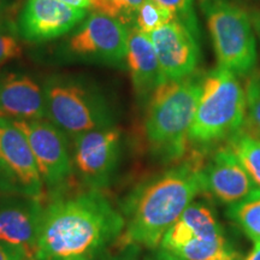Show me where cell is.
<instances>
[{
	"label": "cell",
	"instance_id": "cell-1",
	"mask_svg": "<svg viewBox=\"0 0 260 260\" xmlns=\"http://www.w3.org/2000/svg\"><path fill=\"white\" fill-rule=\"evenodd\" d=\"M124 218L100 190L56 198L44 209L35 260L90 259L121 237Z\"/></svg>",
	"mask_w": 260,
	"mask_h": 260
},
{
	"label": "cell",
	"instance_id": "cell-2",
	"mask_svg": "<svg viewBox=\"0 0 260 260\" xmlns=\"http://www.w3.org/2000/svg\"><path fill=\"white\" fill-rule=\"evenodd\" d=\"M199 161L177 165L139 186L123 207L122 247L155 248L201 191Z\"/></svg>",
	"mask_w": 260,
	"mask_h": 260
},
{
	"label": "cell",
	"instance_id": "cell-3",
	"mask_svg": "<svg viewBox=\"0 0 260 260\" xmlns=\"http://www.w3.org/2000/svg\"><path fill=\"white\" fill-rule=\"evenodd\" d=\"M246 121V94L237 75L216 68L201 77L200 95L188 146L199 153L212 151L241 132Z\"/></svg>",
	"mask_w": 260,
	"mask_h": 260
},
{
	"label": "cell",
	"instance_id": "cell-4",
	"mask_svg": "<svg viewBox=\"0 0 260 260\" xmlns=\"http://www.w3.org/2000/svg\"><path fill=\"white\" fill-rule=\"evenodd\" d=\"M201 79L167 80L148 98L145 134L152 151L165 161H176L188 147V133L200 95Z\"/></svg>",
	"mask_w": 260,
	"mask_h": 260
},
{
	"label": "cell",
	"instance_id": "cell-5",
	"mask_svg": "<svg viewBox=\"0 0 260 260\" xmlns=\"http://www.w3.org/2000/svg\"><path fill=\"white\" fill-rule=\"evenodd\" d=\"M46 118L71 139L90 130L115 125L105 96L76 77L53 75L44 86Z\"/></svg>",
	"mask_w": 260,
	"mask_h": 260
},
{
	"label": "cell",
	"instance_id": "cell-6",
	"mask_svg": "<svg viewBox=\"0 0 260 260\" xmlns=\"http://www.w3.org/2000/svg\"><path fill=\"white\" fill-rule=\"evenodd\" d=\"M218 67L237 76L255 69L256 40L252 19L230 0H200Z\"/></svg>",
	"mask_w": 260,
	"mask_h": 260
},
{
	"label": "cell",
	"instance_id": "cell-7",
	"mask_svg": "<svg viewBox=\"0 0 260 260\" xmlns=\"http://www.w3.org/2000/svg\"><path fill=\"white\" fill-rule=\"evenodd\" d=\"M161 251L182 260H236L237 252L207 204L188 205L181 217L165 233Z\"/></svg>",
	"mask_w": 260,
	"mask_h": 260
},
{
	"label": "cell",
	"instance_id": "cell-8",
	"mask_svg": "<svg viewBox=\"0 0 260 260\" xmlns=\"http://www.w3.org/2000/svg\"><path fill=\"white\" fill-rule=\"evenodd\" d=\"M44 189L28 140L15 122L0 116V193L39 199Z\"/></svg>",
	"mask_w": 260,
	"mask_h": 260
},
{
	"label": "cell",
	"instance_id": "cell-9",
	"mask_svg": "<svg viewBox=\"0 0 260 260\" xmlns=\"http://www.w3.org/2000/svg\"><path fill=\"white\" fill-rule=\"evenodd\" d=\"M121 132L115 125L90 130L73 139L74 171L87 189L109 187L121 160Z\"/></svg>",
	"mask_w": 260,
	"mask_h": 260
},
{
	"label": "cell",
	"instance_id": "cell-10",
	"mask_svg": "<svg viewBox=\"0 0 260 260\" xmlns=\"http://www.w3.org/2000/svg\"><path fill=\"white\" fill-rule=\"evenodd\" d=\"M12 121L28 140L44 186L52 191L63 187L74 174L68 135L46 118Z\"/></svg>",
	"mask_w": 260,
	"mask_h": 260
},
{
	"label": "cell",
	"instance_id": "cell-11",
	"mask_svg": "<svg viewBox=\"0 0 260 260\" xmlns=\"http://www.w3.org/2000/svg\"><path fill=\"white\" fill-rule=\"evenodd\" d=\"M129 28L118 19L95 14L84 21L68 44V51L84 60L122 65L128 52Z\"/></svg>",
	"mask_w": 260,
	"mask_h": 260
},
{
	"label": "cell",
	"instance_id": "cell-12",
	"mask_svg": "<svg viewBox=\"0 0 260 260\" xmlns=\"http://www.w3.org/2000/svg\"><path fill=\"white\" fill-rule=\"evenodd\" d=\"M147 35L165 81L193 76L200 60L199 39L186 24L174 18Z\"/></svg>",
	"mask_w": 260,
	"mask_h": 260
},
{
	"label": "cell",
	"instance_id": "cell-13",
	"mask_svg": "<svg viewBox=\"0 0 260 260\" xmlns=\"http://www.w3.org/2000/svg\"><path fill=\"white\" fill-rule=\"evenodd\" d=\"M199 177L201 191L228 206L258 189L241 161L228 146L217 148L209 160L200 165Z\"/></svg>",
	"mask_w": 260,
	"mask_h": 260
},
{
	"label": "cell",
	"instance_id": "cell-14",
	"mask_svg": "<svg viewBox=\"0 0 260 260\" xmlns=\"http://www.w3.org/2000/svg\"><path fill=\"white\" fill-rule=\"evenodd\" d=\"M88 11L57 0H27L18 19V31L29 42L63 37L82 22Z\"/></svg>",
	"mask_w": 260,
	"mask_h": 260
},
{
	"label": "cell",
	"instance_id": "cell-15",
	"mask_svg": "<svg viewBox=\"0 0 260 260\" xmlns=\"http://www.w3.org/2000/svg\"><path fill=\"white\" fill-rule=\"evenodd\" d=\"M44 207L39 199L19 195L0 197V241L21 247L34 256Z\"/></svg>",
	"mask_w": 260,
	"mask_h": 260
},
{
	"label": "cell",
	"instance_id": "cell-16",
	"mask_svg": "<svg viewBox=\"0 0 260 260\" xmlns=\"http://www.w3.org/2000/svg\"><path fill=\"white\" fill-rule=\"evenodd\" d=\"M0 116L16 121L46 118L44 88L28 75L0 73Z\"/></svg>",
	"mask_w": 260,
	"mask_h": 260
},
{
	"label": "cell",
	"instance_id": "cell-17",
	"mask_svg": "<svg viewBox=\"0 0 260 260\" xmlns=\"http://www.w3.org/2000/svg\"><path fill=\"white\" fill-rule=\"evenodd\" d=\"M125 64L130 71L136 95L142 99H148L159 84L165 81L148 35L136 28H129Z\"/></svg>",
	"mask_w": 260,
	"mask_h": 260
},
{
	"label": "cell",
	"instance_id": "cell-18",
	"mask_svg": "<svg viewBox=\"0 0 260 260\" xmlns=\"http://www.w3.org/2000/svg\"><path fill=\"white\" fill-rule=\"evenodd\" d=\"M225 214L249 239L260 242V188L228 206Z\"/></svg>",
	"mask_w": 260,
	"mask_h": 260
},
{
	"label": "cell",
	"instance_id": "cell-19",
	"mask_svg": "<svg viewBox=\"0 0 260 260\" xmlns=\"http://www.w3.org/2000/svg\"><path fill=\"white\" fill-rule=\"evenodd\" d=\"M228 147L235 153L256 187L260 188V139L241 130L228 141Z\"/></svg>",
	"mask_w": 260,
	"mask_h": 260
},
{
	"label": "cell",
	"instance_id": "cell-20",
	"mask_svg": "<svg viewBox=\"0 0 260 260\" xmlns=\"http://www.w3.org/2000/svg\"><path fill=\"white\" fill-rule=\"evenodd\" d=\"M246 121L243 132L260 139V69L246 76Z\"/></svg>",
	"mask_w": 260,
	"mask_h": 260
},
{
	"label": "cell",
	"instance_id": "cell-21",
	"mask_svg": "<svg viewBox=\"0 0 260 260\" xmlns=\"http://www.w3.org/2000/svg\"><path fill=\"white\" fill-rule=\"evenodd\" d=\"M146 0H92L90 11L118 19L128 28L133 27L136 12Z\"/></svg>",
	"mask_w": 260,
	"mask_h": 260
},
{
	"label": "cell",
	"instance_id": "cell-22",
	"mask_svg": "<svg viewBox=\"0 0 260 260\" xmlns=\"http://www.w3.org/2000/svg\"><path fill=\"white\" fill-rule=\"evenodd\" d=\"M174 18H176L175 15L165 6L154 0H146L136 12L132 28H136L138 30L148 34L161 25L169 23Z\"/></svg>",
	"mask_w": 260,
	"mask_h": 260
},
{
	"label": "cell",
	"instance_id": "cell-23",
	"mask_svg": "<svg viewBox=\"0 0 260 260\" xmlns=\"http://www.w3.org/2000/svg\"><path fill=\"white\" fill-rule=\"evenodd\" d=\"M154 2L170 10L175 17L186 24L195 37L198 39L200 38L198 19L194 10V0H154Z\"/></svg>",
	"mask_w": 260,
	"mask_h": 260
},
{
	"label": "cell",
	"instance_id": "cell-24",
	"mask_svg": "<svg viewBox=\"0 0 260 260\" xmlns=\"http://www.w3.org/2000/svg\"><path fill=\"white\" fill-rule=\"evenodd\" d=\"M22 54L17 38L4 24H0V65L18 58Z\"/></svg>",
	"mask_w": 260,
	"mask_h": 260
},
{
	"label": "cell",
	"instance_id": "cell-25",
	"mask_svg": "<svg viewBox=\"0 0 260 260\" xmlns=\"http://www.w3.org/2000/svg\"><path fill=\"white\" fill-rule=\"evenodd\" d=\"M0 260H35L30 253L21 247L0 241Z\"/></svg>",
	"mask_w": 260,
	"mask_h": 260
},
{
	"label": "cell",
	"instance_id": "cell-26",
	"mask_svg": "<svg viewBox=\"0 0 260 260\" xmlns=\"http://www.w3.org/2000/svg\"><path fill=\"white\" fill-rule=\"evenodd\" d=\"M57 2L63 3V4L70 5L73 8H77V9H83V10H88L90 9V5H92V0H57Z\"/></svg>",
	"mask_w": 260,
	"mask_h": 260
},
{
	"label": "cell",
	"instance_id": "cell-27",
	"mask_svg": "<svg viewBox=\"0 0 260 260\" xmlns=\"http://www.w3.org/2000/svg\"><path fill=\"white\" fill-rule=\"evenodd\" d=\"M249 16H251V19H252L253 29H254V31L256 32V35H258L260 40V11L253 12V14Z\"/></svg>",
	"mask_w": 260,
	"mask_h": 260
},
{
	"label": "cell",
	"instance_id": "cell-28",
	"mask_svg": "<svg viewBox=\"0 0 260 260\" xmlns=\"http://www.w3.org/2000/svg\"><path fill=\"white\" fill-rule=\"evenodd\" d=\"M245 260H260V242H255L251 253L247 255Z\"/></svg>",
	"mask_w": 260,
	"mask_h": 260
},
{
	"label": "cell",
	"instance_id": "cell-29",
	"mask_svg": "<svg viewBox=\"0 0 260 260\" xmlns=\"http://www.w3.org/2000/svg\"><path fill=\"white\" fill-rule=\"evenodd\" d=\"M155 260H182L180 258H177V256L172 255L170 254V253L165 252V251H160L158 253L157 258H155Z\"/></svg>",
	"mask_w": 260,
	"mask_h": 260
},
{
	"label": "cell",
	"instance_id": "cell-30",
	"mask_svg": "<svg viewBox=\"0 0 260 260\" xmlns=\"http://www.w3.org/2000/svg\"><path fill=\"white\" fill-rule=\"evenodd\" d=\"M6 6H8V2L6 0H0V24H3V21H4Z\"/></svg>",
	"mask_w": 260,
	"mask_h": 260
},
{
	"label": "cell",
	"instance_id": "cell-31",
	"mask_svg": "<svg viewBox=\"0 0 260 260\" xmlns=\"http://www.w3.org/2000/svg\"><path fill=\"white\" fill-rule=\"evenodd\" d=\"M67 260H89V259H86V258H71V259H67Z\"/></svg>",
	"mask_w": 260,
	"mask_h": 260
},
{
	"label": "cell",
	"instance_id": "cell-32",
	"mask_svg": "<svg viewBox=\"0 0 260 260\" xmlns=\"http://www.w3.org/2000/svg\"><path fill=\"white\" fill-rule=\"evenodd\" d=\"M109 260H126L125 258H117V256H116V258H112V259H109Z\"/></svg>",
	"mask_w": 260,
	"mask_h": 260
}]
</instances>
